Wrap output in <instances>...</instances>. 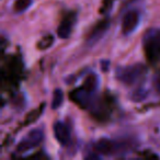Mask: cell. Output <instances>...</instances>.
<instances>
[{
	"instance_id": "cell-1",
	"label": "cell",
	"mask_w": 160,
	"mask_h": 160,
	"mask_svg": "<svg viewBox=\"0 0 160 160\" xmlns=\"http://www.w3.org/2000/svg\"><path fill=\"white\" fill-rule=\"evenodd\" d=\"M147 72V67L142 64H134L129 66L118 67L115 71L116 79L125 86H133L140 81L145 73Z\"/></svg>"
},
{
	"instance_id": "cell-2",
	"label": "cell",
	"mask_w": 160,
	"mask_h": 160,
	"mask_svg": "<svg viewBox=\"0 0 160 160\" xmlns=\"http://www.w3.org/2000/svg\"><path fill=\"white\" fill-rule=\"evenodd\" d=\"M144 47L147 57L151 60L160 58V29L148 31L144 36Z\"/></svg>"
},
{
	"instance_id": "cell-3",
	"label": "cell",
	"mask_w": 160,
	"mask_h": 160,
	"mask_svg": "<svg viewBox=\"0 0 160 160\" xmlns=\"http://www.w3.org/2000/svg\"><path fill=\"white\" fill-rule=\"evenodd\" d=\"M43 138H44V132L42 129L41 128L32 129V131H30L27 134L25 137H23L20 140V142L17 146V152L19 153L27 152V151L35 148V147H38L42 142Z\"/></svg>"
},
{
	"instance_id": "cell-4",
	"label": "cell",
	"mask_w": 160,
	"mask_h": 160,
	"mask_svg": "<svg viewBox=\"0 0 160 160\" xmlns=\"http://www.w3.org/2000/svg\"><path fill=\"white\" fill-rule=\"evenodd\" d=\"M140 21V14L137 10H129L124 14L122 20V32L124 35H129L136 29Z\"/></svg>"
},
{
	"instance_id": "cell-5",
	"label": "cell",
	"mask_w": 160,
	"mask_h": 160,
	"mask_svg": "<svg viewBox=\"0 0 160 160\" xmlns=\"http://www.w3.org/2000/svg\"><path fill=\"white\" fill-rule=\"evenodd\" d=\"M53 131L54 136H55L56 140L59 142L62 146H68L70 142V131L69 127L65 124L62 121H57L55 124L53 125Z\"/></svg>"
},
{
	"instance_id": "cell-6",
	"label": "cell",
	"mask_w": 160,
	"mask_h": 160,
	"mask_svg": "<svg viewBox=\"0 0 160 160\" xmlns=\"http://www.w3.org/2000/svg\"><path fill=\"white\" fill-rule=\"evenodd\" d=\"M96 150L98 153L103 156L113 155L118 150V145L114 140L109 139V138H100L96 142Z\"/></svg>"
},
{
	"instance_id": "cell-7",
	"label": "cell",
	"mask_w": 160,
	"mask_h": 160,
	"mask_svg": "<svg viewBox=\"0 0 160 160\" xmlns=\"http://www.w3.org/2000/svg\"><path fill=\"white\" fill-rule=\"evenodd\" d=\"M76 22V16L75 14H71L68 18H66L62 23L59 24L57 29V34L58 38H68L69 35L71 34V31H72L73 24Z\"/></svg>"
},
{
	"instance_id": "cell-8",
	"label": "cell",
	"mask_w": 160,
	"mask_h": 160,
	"mask_svg": "<svg viewBox=\"0 0 160 160\" xmlns=\"http://www.w3.org/2000/svg\"><path fill=\"white\" fill-rule=\"evenodd\" d=\"M33 3V0H16L13 3V10L17 13H22L27 11Z\"/></svg>"
},
{
	"instance_id": "cell-9",
	"label": "cell",
	"mask_w": 160,
	"mask_h": 160,
	"mask_svg": "<svg viewBox=\"0 0 160 160\" xmlns=\"http://www.w3.org/2000/svg\"><path fill=\"white\" fill-rule=\"evenodd\" d=\"M64 102V92L62 89L57 88L53 93V100H52V109L57 110Z\"/></svg>"
},
{
	"instance_id": "cell-10",
	"label": "cell",
	"mask_w": 160,
	"mask_h": 160,
	"mask_svg": "<svg viewBox=\"0 0 160 160\" xmlns=\"http://www.w3.org/2000/svg\"><path fill=\"white\" fill-rule=\"evenodd\" d=\"M147 96H148V91L146 90V88L139 87L134 90L133 93L131 94V100H133L134 102H140V101H144Z\"/></svg>"
},
{
	"instance_id": "cell-11",
	"label": "cell",
	"mask_w": 160,
	"mask_h": 160,
	"mask_svg": "<svg viewBox=\"0 0 160 160\" xmlns=\"http://www.w3.org/2000/svg\"><path fill=\"white\" fill-rule=\"evenodd\" d=\"M85 87H86V90L88 92L90 91H93L97 87V78L94 75H90L89 77L87 78L86 80V83H85Z\"/></svg>"
},
{
	"instance_id": "cell-12",
	"label": "cell",
	"mask_w": 160,
	"mask_h": 160,
	"mask_svg": "<svg viewBox=\"0 0 160 160\" xmlns=\"http://www.w3.org/2000/svg\"><path fill=\"white\" fill-rule=\"evenodd\" d=\"M152 83H153V87H155L156 91H157L158 93H160V70L155 75Z\"/></svg>"
}]
</instances>
